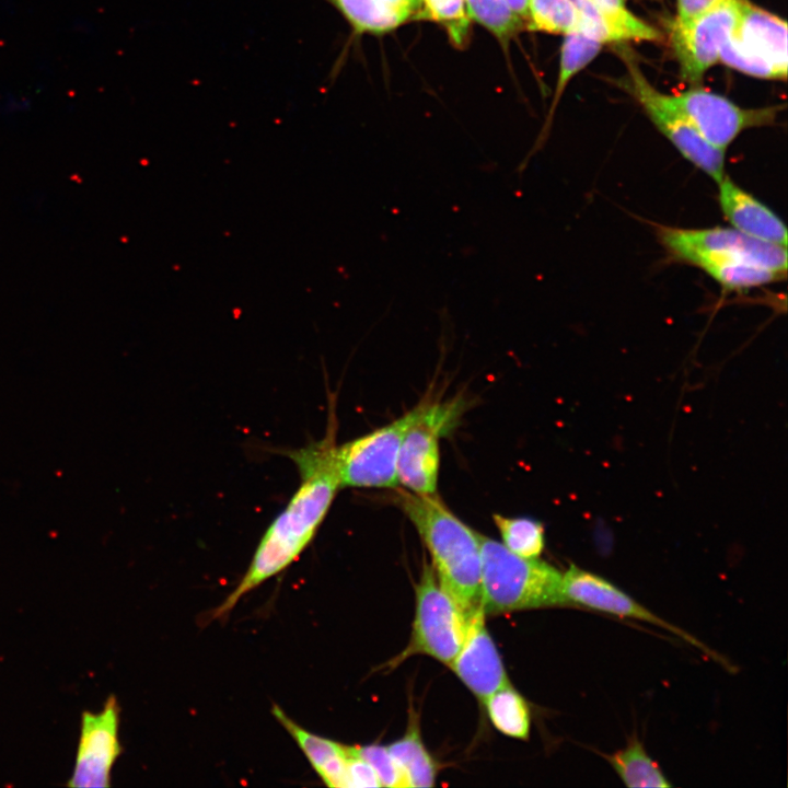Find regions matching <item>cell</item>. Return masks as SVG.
Returning a JSON list of instances; mask_svg holds the SVG:
<instances>
[{"label": "cell", "mask_w": 788, "mask_h": 788, "mask_svg": "<svg viewBox=\"0 0 788 788\" xmlns=\"http://www.w3.org/2000/svg\"><path fill=\"white\" fill-rule=\"evenodd\" d=\"M335 448L331 420L323 439L288 451L299 472V487L265 531L244 577L210 619L227 616L243 595L286 569L313 541L341 487Z\"/></svg>", "instance_id": "cell-1"}, {"label": "cell", "mask_w": 788, "mask_h": 788, "mask_svg": "<svg viewBox=\"0 0 788 788\" xmlns=\"http://www.w3.org/2000/svg\"><path fill=\"white\" fill-rule=\"evenodd\" d=\"M396 499L429 551L440 584L470 615L480 606L478 533L456 518L436 495L403 490Z\"/></svg>", "instance_id": "cell-2"}, {"label": "cell", "mask_w": 788, "mask_h": 788, "mask_svg": "<svg viewBox=\"0 0 788 788\" xmlns=\"http://www.w3.org/2000/svg\"><path fill=\"white\" fill-rule=\"evenodd\" d=\"M480 545V606L485 614L568 604L561 576L538 558L510 552L498 541L478 533Z\"/></svg>", "instance_id": "cell-3"}, {"label": "cell", "mask_w": 788, "mask_h": 788, "mask_svg": "<svg viewBox=\"0 0 788 788\" xmlns=\"http://www.w3.org/2000/svg\"><path fill=\"white\" fill-rule=\"evenodd\" d=\"M415 599L409 642L389 665L393 668L412 656L425 654L450 668L464 641L470 615L440 584L427 563L415 587Z\"/></svg>", "instance_id": "cell-4"}, {"label": "cell", "mask_w": 788, "mask_h": 788, "mask_svg": "<svg viewBox=\"0 0 788 788\" xmlns=\"http://www.w3.org/2000/svg\"><path fill=\"white\" fill-rule=\"evenodd\" d=\"M464 403L459 399L420 404L406 429L397 460V482L407 491L434 496L439 476V440L453 430Z\"/></svg>", "instance_id": "cell-5"}, {"label": "cell", "mask_w": 788, "mask_h": 788, "mask_svg": "<svg viewBox=\"0 0 788 788\" xmlns=\"http://www.w3.org/2000/svg\"><path fill=\"white\" fill-rule=\"evenodd\" d=\"M420 410V404L396 420L335 448L341 487L393 488L404 433Z\"/></svg>", "instance_id": "cell-6"}, {"label": "cell", "mask_w": 788, "mask_h": 788, "mask_svg": "<svg viewBox=\"0 0 788 788\" xmlns=\"http://www.w3.org/2000/svg\"><path fill=\"white\" fill-rule=\"evenodd\" d=\"M627 76L619 85L642 106L654 126L692 164L717 183L725 176V151L709 143L670 102L656 90L631 59H626Z\"/></svg>", "instance_id": "cell-7"}, {"label": "cell", "mask_w": 788, "mask_h": 788, "mask_svg": "<svg viewBox=\"0 0 788 788\" xmlns=\"http://www.w3.org/2000/svg\"><path fill=\"white\" fill-rule=\"evenodd\" d=\"M658 237L675 259L696 265L707 258H737L787 271L786 247L751 237L737 229H679L659 227Z\"/></svg>", "instance_id": "cell-8"}, {"label": "cell", "mask_w": 788, "mask_h": 788, "mask_svg": "<svg viewBox=\"0 0 788 788\" xmlns=\"http://www.w3.org/2000/svg\"><path fill=\"white\" fill-rule=\"evenodd\" d=\"M741 0H722L686 23L671 26V42L682 78L695 82L719 60L723 44L737 28Z\"/></svg>", "instance_id": "cell-9"}, {"label": "cell", "mask_w": 788, "mask_h": 788, "mask_svg": "<svg viewBox=\"0 0 788 788\" xmlns=\"http://www.w3.org/2000/svg\"><path fill=\"white\" fill-rule=\"evenodd\" d=\"M668 97L709 143L722 151L743 130L770 124L779 109L778 106L742 108L721 95L702 89Z\"/></svg>", "instance_id": "cell-10"}, {"label": "cell", "mask_w": 788, "mask_h": 788, "mask_svg": "<svg viewBox=\"0 0 788 788\" xmlns=\"http://www.w3.org/2000/svg\"><path fill=\"white\" fill-rule=\"evenodd\" d=\"M119 706L111 695L99 712L83 711L72 776L67 786L103 788L111 786V770L121 753L118 738Z\"/></svg>", "instance_id": "cell-11"}, {"label": "cell", "mask_w": 788, "mask_h": 788, "mask_svg": "<svg viewBox=\"0 0 788 788\" xmlns=\"http://www.w3.org/2000/svg\"><path fill=\"white\" fill-rule=\"evenodd\" d=\"M561 589L568 604H579L589 609L611 613L622 617L640 619L669 630L681 639L694 645L712 659L728 665V662L718 657L702 641L662 619L641 604L633 600L628 594L621 591L604 578L586 571L575 565L561 576Z\"/></svg>", "instance_id": "cell-12"}, {"label": "cell", "mask_w": 788, "mask_h": 788, "mask_svg": "<svg viewBox=\"0 0 788 788\" xmlns=\"http://www.w3.org/2000/svg\"><path fill=\"white\" fill-rule=\"evenodd\" d=\"M482 606L470 614L464 641L450 668L482 703L510 684L497 647L489 635Z\"/></svg>", "instance_id": "cell-13"}, {"label": "cell", "mask_w": 788, "mask_h": 788, "mask_svg": "<svg viewBox=\"0 0 788 788\" xmlns=\"http://www.w3.org/2000/svg\"><path fill=\"white\" fill-rule=\"evenodd\" d=\"M733 36L754 60L768 67L775 78L787 76V24L785 20L741 0Z\"/></svg>", "instance_id": "cell-14"}, {"label": "cell", "mask_w": 788, "mask_h": 788, "mask_svg": "<svg viewBox=\"0 0 788 788\" xmlns=\"http://www.w3.org/2000/svg\"><path fill=\"white\" fill-rule=\"evenodd\" d=\"M718 185L721 211L734 229L751 237L787 246L786 225L775 212L726 175Z\"/></svg>", "instance_id": "cell-15"}, {"label": "cell", "mask_w": 788, "mask_h": 788, "mask_svg": "<svg viewBox=\"0 0 788 788\" xmlns=\"http://www.w3.org/2000/svg\"><path fill=\"white\" fill-rule=\"evenodd\" d=\"M351 27L354 36L382 35L417 18L419 0H325Z\"/></svg>", "instance_id": "cell-16"}, {"label": "cell", "mask_w": 788, "mask_h": 788, "mask_svg": "<svg viewBox=\"0 0 788 788\" xmlns=\"http://www.w3.org/2000/svg\"><path fill=\"white\" fill-rule=\"evenodd\" d=\"M273 714L298 743L314 770L328 787L347 788L349 745L316 735L289 718L277 705Z\"/></svg>", "instance_id": "cell-17"}, {"label": "cell", "mask_w": 788, "mask_h": 788, "mask_svg": "<svg viewBox=\"0 0 788 788\" xmlns=\"http://www.w3.org/2000/svg\"><path fill=\"white\" fill-rule=\"evenodd\" d=\"M577 11L576 30L601 44L621 40H656L660 33L626 9L616 14L601 11L592 0H571Z\"/></svg>", "instance_id": "cell-18"}, {"label": "cell", "mask_w": 788, "mask_h": 788, "mask_svg": "<svg viewBox=\"0 0 788 788\" xmlns=\"http://www.w3.org/2000/svg\"><path fill=\"white\" fill-rule=\"evenodd\" d=\"M410 714L404 735L386 748L403 772L407 787H432L438 764L424 745L418 718L414 711L410 710Z\"/></svg>", "instance_id": "cell-19"}, {"label": "cell", "mask_w": 788, "mask_h": 788, "mask_svg": "<svg viewBox=\"0 0 788 788\" xmlns=\"http://www.w3.org/2000/svg\"><path fill=\"white\" fill-rule=\"evenodd\" d=\"M493 726L502 734L528 740L531 729V714L522 695L508 684L483 703Z\"/></svg>", "instance_id": "cell-20"}, {"label": "cell", "mask_w": 788, "mask_h": 788, "mask_svg": "<svg viewBox=\"0 0 788 788\" xmlns=\"http://www.w3.org/2000/svg\"><path fill=\"white\" fill-rule=\"evenodd\" d=\"M603 757L613 766L627 787H671L659 765L650 758L637 738L626 748Z\"/></svg>", "instance_id": "cell-21"}, {"label": "cell", "mask_w": 788, "mask_h": 788, "mask_svg": "<svg viewBox=\"0 0 788 788\" xmlns=\"http://www.w3.org/2000/svg\"><path fill=\"white\" fill-rule=\"evenodd\" d=\"M695 266L730 290L749 289L786 278L785 274L737 258H707Z\"/></svg>", "instance_id": "cell-22"}, {"label": "cell", "mask_w": 788, "mask_h": 788, "mask_svg": "<svg viewBox=\"0 0 788 788\" xmlns=\"http://www.w3.org/2000/svg\"><path fill=\"white\" fill-rule=\"evenodd\" d=\"M417 19L443 26L456 48L463 49L468 43L471 16L465 0H419Z\"/></svg>", "instance_id": "cell-23"}, {"label": "cell", "mask_w": 788, "mask_h": 788, "mask_svg": "<svg viewBox=\"0 0 788 788\" xmlns=\"http://www.w3.org/2000/svg\"><path fill=\"white\" fill-rule=\"evenodd\" d=\"M502 544L513 554L525 558H538L545 546L542 523L529 518L494 515Z\"/></svg>", "instance_id": "cell-24"}, {"label": "cell", "mask_w": 788, "mask_h": 788, "mask_svg": "<svg viewBox=\"0 0 788 788\" xmlns=\"http://www.w3.org/2000/svg\"><path fill=\"white\" fill-rule=\"evenodd\" d=\"M603 44L584 35L578 30L565 34L560 49L559 74L554 93L553 107L556 106L567 83L599 54Z\"/></svg>", "instance_id": "cell-25"}, {"label": "cell", "mask_w": 788, "mask_h": 788, "mask_svg": "<svg viewBox=\"0 0 788 788\" xmlns=\"http://www.w3.org/2000/svg\"><path fill=\"white\" fill-rule=\"evenodd\" d=\"M525 21L531 31L566 34L576 30L577 11L571 0H529Z\"/></svg>", "instance_id": "cell-26"}, {"label": "cell", "mask_w": 788, "mask_h": 788, "mask_svg": "<svg viewBox=\"0 0 788 788\" xmlns=\"http://www.w3.org/2000/svg\"><path fill=\"white\" fill-rule=\"evenodd\" d=\"M471 19L482 24L502 45H506L524 25L506 0H465Z\"/></svg>", "instance_id": "cell-27"}, {"label": "cell", "mask_w": 788, "mask_h": 788, "mask_svg": "<svg viewBox=\"0 0 788 788\" xmlns=\"http://www.w3.org/2000/svg\"><path fill=\"white\" fill-rule=\"evenodd\" d=\"M355 746L357 753L373 768L381 787L407 788L404 774L386 746L379 744Z\"/></svg>", "instance_id": "cell-28"}, {"label": "cell", "mask_w": 788, "mask_h": 788, "mask_svg": "<svg viewBox=\"0 0 788 788\" xmlns=\"http://www.w3.org/2000/svg\"><path fill=\"white\" fill-rule=\"evenodd\" d=\"M357 787H381V784L370 764L357 753L356 746L349 745L347 788Z\"/></svg>", "instance_id": "cell-29"}, {"label": "cell", "mask_w": 788, "mask_h": 788, "mask_svg": "<svg viewBox=\"0 0 788 788\" xmlns=\"http://www.w3.org/2000/svg\"><path fill=\"white\" fill-rule=\"evenodd\" d=\"M722 0H677V14L674 23L686 24L708 12Z\"/></svg>", "instance_id": "cell-30"}, {"label": "cell", "mask_w": 788, "mask_h": 788, "mask_svg": "<svg viewBox=\"0 0 788 788\" xmlns=\"http://www.w3.org/2000/svg\"><path fill=\"white\" fill-rule=\"evenodd\" d=\"M594 4L604 13L615 14L625 10L623 0H592Z\"/></svg>", "instance_id": "cell-31"}, {"label": "cell", "mask_w": 788, "mask_h": 788, "mask_svg": "<svg viewBox=\"0 0 788 788\" xmlns=\"http://www.w3.org/2000/svg\"><path fill=\"white\" fill-rule=\"evenodd\" d=\"M511 10L525 23L529 0H506Z\"/></svg>", "instance_id": "cell-32"}]
</instances>
